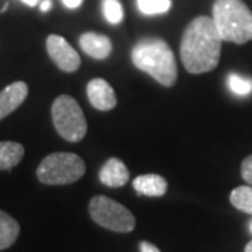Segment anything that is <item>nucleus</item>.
Instances as JSON below:
<instances>
[{
	"mask_svg": "<svg viewBox=\"0 0 252 252\" xmlns=\"http://www.w3.org/2000/svg\"><path fill=\"white\" fill-rule=\"evenodd\" d=\"M221 36L213 18L199 16L189 24L181 41V59L192 74L216 69L221 52Z\"/></svg>",
	"mask_w": 252,
	"mask_h": 252,
	"instance_id": "nucleus-1",
	"label": "nucleus"
},
{
	"mask_svg": "<svg viewBox=\"0 0 252 252\" xmlns=\"http://www.w3.org/2000/svg\"><path fill=\"white\" fill-rule=\"evenodd\" d=\"M132 61L137 69L150 74L165 87L177 81V63L170 45L160 38H146L132 49Z\"/></svg>",
	"mask_w": 252,
	"mask_h": 252,
	"instance_id": "nucleus-2",
	"label": "nucleus"
},
{
	"mask_svg": "<svg viewBox=\"0 0 252 252\" xmlns=\"http://www.w3.org/2000/svg\"><path fill=\"white\" fill-rule=\"evenodd\" d=\"M212 18L225 42L252 41V11L243 0H216Z\"/></svg>",
	"mask_w": 252,
	"mask_h": 252,
	"instance_id": "nucleus-3",
	"label": "nucleus"
},
{
	"mask_svg": "<svg viewBox=\"0 0 252 252\" xmlns=\"http://www.w3.org/2000/svg\"><path fill=\"white\" fill-rule=\"evenodd\" d=\"M86 172V164L77 154L54 153L38 165L36 177L46 185H66L80 180Z\"/></svg>",
	"mask_w": 252,
	"mask_h": 252,
	"instance_id": "nucleus-4",
	"label": "nucleus"
},
{
	"mask_svg": "<svg viewBox=\"0 0 252 252\" xmlns=\"http://www.w3.org/2000/svg\"><path fill=\"white\" fill-rule=\"evenodd\" d=\"M55 129L67 142H80L87 133V121L77 101L70 95H59L52 104Z\"/></svg>",
	"mask_w": 252,
	"mask_h": 252,
	"instance_id": "nucleus-5",
	"label": "nucleus"
},
{
	"mask_svg": "<svg viewBox=\"0 0 252 252\" xmlns=\"http://www.w3.org/2000/svg\"><path fill=\"white\" fill-rule=\"evenodd\" d=\"M91 219L101 227L115 233H130L136 227V219L132 212L114 199L98 195L91 199L89 206Z\"/></svg>",
	"mask_w": 252,
	"mask_h": 252,
	"instance_id": "nucleus-6",
	"label": "nucleus"
},
{
	"mask_svg": "<svg viewBox=\"0 0 252 252\" xmlns=\"http://www.w3.org/2000/svg\"><path fill=\"white\" fill-rule=\"evenodd\" d=\"M46 51L55 64L66 73L76 72L81 64L80 55L63 36L49 35L46 39Z\"/></svg>",
	"mask_w": 252,
	"mask_h": 252,
	"instance_id": "nucleus-7",
	"label": "nucleus"
},
{
	"mask_svg": "<svg viewBox=\"0 0 252 252\" xmlns=\"http://www.w3.org/2000/svg\"><path fill=\"white\" fill-rule=\"evenodd\" d=\"M87 97L91 105L99 111H109L117 105L115 91L104 79H93L87 84Z\"/></svg>",
	"mask_w": 252,
	"mask_h": 252,
	"instance_id": "nucleus-8",
	"label": "nucleus"
},
{
	"mask_svg": "<svg viewBox=\"0 0 252 252\" xmlns=\"http://www.w3.org/2000/svg\"><path fill=\"white\" fill-rule=\"evenodd\" d=\"M28 95V86L24 81H16L0 91V119L10 115L24 102Z\"/></svg>",
	"mask_w": 252,
	"mask_h": 252,
	"instance_id": "nucleus-9",
	"label": "nucleus"
},
{
	"mask_svg": "<svg viewBox=\"0 0 252 252\" xmlns=\"http://www.w3.org/2000/svg\"><path fill=\"white\" fill-rule=\"evenodd\" d=\"M80 48L94 59H105L112 52V42L107 35L97 32H86L79 38Z\"/></svg>",
	"mask_w": 252,
	"mask_h": 252,
	"instance_id": "nucleus-10",
	"label": "nucleus"
},
{
	"mask_svg": "<svg viewBox=\"0 0 252 252\" xmlns=\"http://www.w3.org/2000/svg\"><path fill=\"white\" fill-rule=\"evenodd\" d=\"M99 181L111 188L124 187L129 181V170L119 158H109L99 171Z\"/></svg>",
	"mask_w": 252,
	"mask_h": 252,
	"instance_id": "nucleus-11",
	"label": "nucleus"
},
{
	"mask_svg": "<svg viewBox=\"0 0 252 252\" xmlns=\"http://www.w3.org/2000/svg\"><path fill=\"white\" fill-rule=\"evenodd\" d=\"M167 181L161 175L157 174H146L140 175L133 181V188L139 195L150 196V198H158L167 192Z\"/></svg>",
	"mask_w": 252,
	"mask_h": 252,
	"instance_id": "nucleus-12",
	"label": "nucleus"
},
{
	"mask_svg": "<svg viewBox=\"0 0 252 252\" xmlns=\"http://www.w3.org/2000/svg\"><path fill=\"white\" fill-rule=\"evenodd\" d=\"M24 157V147L17 142H0V170H11Z\"/></svg>",
	"mask_w": 252,
	"mask_h": 252,
	"instance_id": "nucleus-13",
	"label": "nucleus"
},
{
	"mask_svg": "<svg viewBox=\"0 0 252 252\" xmlns=\"http://www.w3.org/2000/svg\"><path fill=\"white\" fill-rule=\"evenodd\" d=\"M20 234V225L16 219L0 210V251L6 250L16 243Z\"/></svg>",
	"mask_w": 252,
	"mask_h": 252,
	"instance_id": "nucleus-14",
	"label": "nucleus"
},
{
	"mask_svg": "<svg viewBox=\"0 0 252 252\" xmlns=\"http://www.w3.org/2000/svg\"><path fill=\"white\" fill-rule=\"evenodd\" d=\"M231 205L244 213L252 215V187H238L230 195Z\"/></svg>",
	"mask_w": 252,
	"mask_h": 252,
	"instance_id": "nucleus-15",
	"label": "nucleus"
},
{
	"mask_svg": "<svg viewBox=\"0 0 252 252\" xmlns=\"http://www.w3.org/2000/svg\"><path fill=\"white\" fill-rule=\"evenodd\" d=\"M228 89L240 97H245L252 93V79L247 76H241L238 73H230L227 77Z\"/></svg>",
	"mask_w": 252,
	"mask_h": 252,
	"instance_id": "nucleus-16",
	"label": "nucleus"
},
{
	"mask_svg": "<svg viewBox=\"0 0 252 252\" xmlns=\"http://www.w3.org/2000/svg\"><path fill=\"white\" fill-rule=\"evenodd\" d=\"M137 6L143 14L154 16L167 13L171 7V0H137Z\"/></svg>",
	"mask_w": 252,
	"mask_h": 252,
	"instance_id": "nucleus-17",
	"label": "nucleus"
},
{
	"mask_svg": "<svg viewBox=\"0 0 252 252\" xmlns=\"http://www.w3.org/2000/svg\"><path fill=\"white\" fill-rule=\"evenodd\" d=\"M101 7L104 17L111 24H119L124 20V9L119 0H102Z\"/></svg>",
	"mask_w": 252,
	"mask_h": 252,
	"instance_id": "nucleus-18",
	"label": "nucleus"
},
{
	"mask_svg": "<svg viewBox=\"0 0 252 252\" xmlns=\"http://www.w3.org/2000/svg\"><path fill=\"white\" fill-rule=\"evenodd\" d=\"M241 175L247 184L252 185V156L247 157L241 164Z\"/></svg>",
	"mask_w": 252,
	"mask_h": 252,
	"instance_id": "nucleus-19",
	"label": "nucleus"
},
{
	"mask_svg": "<svg viewBox=\"0 0 252 252\" xmlns=\"http://www.w3.org/2000/svg\"><path fill=\"white\" fill-rule=\"evenodd\" d=\"M139 248H140V252H161L154 244L149 241H142L139 244Z\"/></svg>",
	"mask_w": 252,
	"mask_h": 252,
	"instance_id": "nucleus-20",
	"label": "nucleus"
},
{
	"mask_svg": "<svg viewBox=\"0 0 252 252\" xmlns=\"http://www.w3.org/2000/svg\"><path fill=\"white\" fill-rule=\"evenodd\" d=\"M62 1L64 3V6L69 7V9H77L83 0H62Z\"/></svg>",
	"mask_w": 252,
	"mask_h": 252,
	"instance_id": "nucleus-21",
	"label": "nucleus"
},
{
	"mask_svg": "<svg viewBox=\"0 0 252 252\" xmlns=\"http://www.w3.org/2000/svg\"><path fill=\"white\" fill-rule=\"evenodd\" d=\"M41 11H44V13H46V11H49L51 10V7H52V3H51V0H44V1H41Z\"/></svg>",
	"mask_w": 252,
	"mask_h": 252,
	"instance_id": "nucleus-22",
	"label": "nucleus"
},
{
	"mask_svg": "<svg viewBox=\"0 0 252 252\" xmlns=\"http://www.w3.org/2000/svg\"><path fill=\"white\" fill-rule=\"evenodd\" d=\"M23 3H26L27 6H30V7H34V6H36L38 3H39V0H21Z\"/></svg>",
	"mask_w": 252,
	"mask_h": 252,
	"instance_id": "nucleus-23",
	"label": "nucleus"
},
{
	"mask_svg": "<svg viewBox=\"0 0 252 252\" xmlns=\"http://www.w3.org/2000/svg\"><path fill=\"white\" fill-rule=\"evenodd\" d=\"M244 252H252V241L247 244V247H245V251Z\"/></svg>",
	"mask_w": 252,
	"mask_h": 252,
	"instance_id": "nucleus-24",
	"label": "nucleus"
},
{
	"mask_svg": "<svg viewBox=\"0 0 252 252\" xmlns=\"http://www.w3.org/2000/svg\"><path fill=\"white\" fill-rule=\"evenodd\" d=\"M7 7H9V3H4V6H3V9H1V13H3V11H6Z\"/></svg>",
	"mask_w": 252,
	"mask_h": 252,
	"instance_id": "nucleus-25",
	"label": "nucleus"
},
{
	"mask_svg": "<svg viewBox=\"0 0 252 252\" xmlns=\"http://www.w3.org/2000/svg\"><path fill=\"white\" fill-rule=\"evenodd\" d=\"M251 231H252V223H251Z\"/></svg>",
	"mask_w": 252,
	"mask_h": 252,
	"instance_id": "nucleus-26",
	"label": "nucleus"
}]
</instances>
